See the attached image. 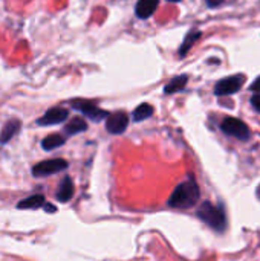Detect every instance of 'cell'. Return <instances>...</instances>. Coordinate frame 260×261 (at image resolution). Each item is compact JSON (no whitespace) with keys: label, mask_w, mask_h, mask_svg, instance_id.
<instances>
[{"label":"cell","mask_w":260,"mask_h":261,"mask_svg":"<svg viewBox=\"0 0 260 261\" xmlns=\"http://www.w3.org/2000/svg\"><path fill=\"white\" fill-rule=\"evenodd\" d=\"M201 197V191L198 184L193 179H188L187 182L176 187L173 194L169 199V205L173 208H190L198 203Z\"/></svg>","instance_id":"6da1fadb"},{"label":"cell","mask_w":260,"mask_h":261,"mask_svg":"<svg viewBox=\"0 0 260 261\" xmlns=\"http://www.w3.org/2000/svg\"><path fill=\"white\" fill-rule=\"evenodd\" d=\"M198 217L205 222L211 229L222 232L227 226V217L224 214V211L218 206H215L210 202H204L199 210H198Z\"/></svg>","instance_id":"7a4b0ae2"},{"label":"cell","mask_w":260,"mask_h":261,"mask_svg":"<svg viewBox=\"0 0 260 261\" xmlns=\"http://www.w3.org/2000/svg\"><path fill=\"white\" fill-rule=\"evenodd\" d=\"M221 128L225 135L233 136V138L241 139V141H247L251 135L248 125L238 118H225L221 124Z\"/></svg>","instance_id":"3957f363"},{"label":"cell","mask_w":260,"mask_h":261,"mask_svg":"<svg viewBox=\"0 0 260 261\" xmlns=\"http://www.w3.org/2000/svg\"><path fill=\"white\" fill-rule=\"evenodd\" d=\"M67 168V162L64 159H49V161H43L37 165H34L32 168V174L35 177H46V176H51V174H55V173H60L63 170Z\"/></svg>","instance_id":"277c9868"},{"label":"cell","mask_w":260,"mask_h":261,"mask_svg":"<svg viewBox=\"0 0 260 261\" xmlns=\"http://www.w3.org/2000/svg\"><path fill=\"white\" fill-rule=\"evenodd\" d=\"M245 83V76L244 75H233V76H227L224 80H221L216 87H215V93L218 96H227V95H233L236 92H239L242 89Z\"/></svg>","instance_id":"5b68a950"},{"label":"cell","mask_w":260,"mask_h":261,"mask_svg":"<svg viewBox=\"0 0 260 261\" xmlns=\"http://www.w3.org/2000/svg\"><path fill=\"white\" fill-rule=\"evenodd\" d=\"M74 107H75L77 110H80L83 115H86L89 119L95 121V122H98V121H101V119H104V118H107V116L110 115L109 112H106V110L97 107V106H95L93 102H90V101H75V102H74Z\"/></svg>","instance_id":"8992f818"},{"label":"cell","mask_w":260,"mask_h":261,"mask_svg":"<svg viewBox=\"0 0 260 261\" xmlns=\"http://www.w3.org/2000/svg\"><path fill=\"white\" fill-rule=\"evenodd\" d=\"M129 125V116L126 112H115L107 116L106 130L112 135H121Z\"/></svg>","instance_id":"52a82bcc"},{"label":"cell","mask_w":260,"mask_h":261,"mask_svg":"<svg viewBox=\"0 0 260 261\" xmlns=\"http://www.w3.org/2000/svg\"><path fill=\"white\" fill-rule=\"evenodd\" d=\"M67 116H69V112L66 109L54 107V109H49L37 122H38V125H55V124L66 121Z\"/></svg>","instance_id":"ba28073f"},{"label":"cell","mask_w":260,"mask_h":261,"mask_svg":"<svg viewBox=\"0 0 260 261\" xmlns=\"http://www.w3.org/2000/svg\"><path fill=\"white\" fill-rule=\"evenodd\" d=\"M158 5H159V0H139L135 8V12L139 18H149L155 14Z\"/></svg>","instance_id":"9c48e42d"},{"label":"cell","mask_w":260,"mask_h":261,"mask_svg":"<svg viewBox=\"0 0 260 261\" xmlns=\"http://www.w3.org/2000/svg\"><path fill=\"white\" fill-rule=\"evenodd\" d=\"M20 125L21 124L18 119H9L0 132V144L9 142L14 138V135H17V132L20 130Z\"/></svg>","instance_id":"30bf717a"},{"label":"cell","mask_w":260,"mask_h":261,"mask_svg":"<svg viewBox=\"0 0 260 261\" xmlns=\"http://www.w3.org/2000/svg\"><path fill=\"white\" fill-rule=\"evenodd\" d=\"M74 196V184L69 177H64L60 184V188L57 191V200L58 202H69Z\"/></svg>","instance_id":"8fae6325"},{"label":"cell","mask_w":260,"mask_h":261,"mask_svg":"<svg viewBox=\"0 0 260 261\" xmlns=\"http://www.w3.org/2000/svg\"><path fill=\"white\" fill-rule=\"evenodd\" d=\"M43 205H44V197L41 194H34L31 197L23 199L18 203V208L20 210H35V208H40Z\"/></svg>","instance_id":"7c38bea8"},{"label":"cell","mask_w":260,"mask_h":261,"mask_svg":"<svg viewBox=\"0 0 260 261\" xmlns=\"http://www.w3.org/2000/svg\"><path fill=\"white\" fill-rule=\"evenodd\" d=\"M86 130H87V124H86V121L83 118H74L64 127V132L67 135H77V133L86 132Z\"/></svg>","instance_id":"4fadbf2b"},{"label":"cell","mask_w":260,"mask_h":261,"mask_svg":"<svg viewBox=\"0 0 260 261\" xmlns=\"http://www.w3.org/2000/svg\"><path fill=\"white\" fill-rule=\"evenodd\" d=\"M187 81H188V76H187V75H179V76L173 78V80L166 86L164 92L169 93V95H170V93H176V92L182 90V89L187 86Z\"/></svg>","instance_id":"5bb4252c"},{"label":"cell","mask_w":260,"mask_h":261,"mask_svg":"<svg viewBox=\"0 0 260 261\" xmlns=\"http://www.w3.org/2000/svg\"><path fill=\"white\" fill-rule=\"evenodd\" d=\"M64 141H66V139H64L61 135H49V136H46V138L41 141V147H43L44 150L51 151V150H55V148H58L60 145H63Z\"/></svg>","instance_id":"9a60e30c"},{"label":"cell","mask_w":260,"mask_h":261,"mask_svg":"<svg viewBox=\"0 0 260 261\" xmlns=\"http://www.w3.org/2000/svg\"><path fill=\"white\" fill-rule=\"evenodd\" d=\"M152 115H153V107L150 104L144 102V104H141V106H138L135 109V112H133V121L135 122H141V121L150 118Z\"/></svg>","instance_id":"2e32d148"},{"label":"cell","mask_w":260,"mask_h":261,"mask_svg":"<svg viewBox=\"0 0 260 261\" xmlns=\"http://www.w3.org/2000/svg\"><path fill=\"white\" fill-rule=\"evenodd\" d=\"M199 37H201V31H190L188 32V35L185 37V40H184V43L181 44V49H179L181 57H184L190 50V47L199 40Z\"/></svg>","instance_id":"e0dca14e"},{"label":"cell","mask_w":260,"mask_h":261,"mask_svg":"<svg viewBox=\"0 0 260 261\" xmlns=\"http://www.w3.org/2000/svg\"><path fill=\"white\" fill-rule=\"evenodd\" d=\"M251 104H253V107L260 112V95H254L253 98H251Z\"/></svg>","instance_id":"ac0fdd59"},{"label":"cell","mask_w":260,"mask_h":261,"mask_svg":"<svg viewBox=\"0 0 260 261\" xmlns=\"http://www.w3.org/2000/svg\"><path fill=\"white\" fill-rule=\"evenodd\" d=\"M43 208H44V211H46V213H51V214L57 211V208H55L54 205H49V203H44V205H43Z\"/></svg>","instance_id":"d6986e66"},{"label":"cell","mask_w":260,"mask_h":261,"mask_svg":"<svg viewBox=\"0 0 260 261\" xmlns=\"http://www.w3.org/2000/svg\"><path fill=\"white\" fill-rule=\"evenodd\" d=\"M251 90H253V92H260V76L251 84Z\"/></svg>","instance_id":"ffe728a7"},{"label":"cell","mask_w":260,"mask_h":261,"mask_svg":"<svg viewBox=\"0 0 260 261\" xmlns=\"http://www.w3.org/2000/svg\"><path fill=\"white\" fill-rule=\"evenodd\" d=\"M205 2H207V5H208V6H211V8H213V6H219L224 0H205Z\"/></svg>","instance_id":"44dd1931"},{"label":"cell","mask_w":260,"mask_h":261,"mask_svg":"<svg viewBox=\"0 0 260 261\" xmlns=\"http://www.w3.org/2000/svg\"><path fill=\"white\" fill-rule=\"evenodd\" d=\"M169 2H181V0H169Z\"/></svg>","instance_id":"7402d4cb"}]
</instances>
